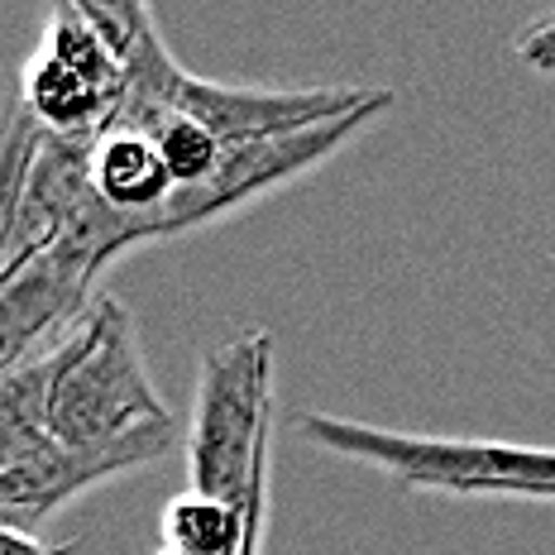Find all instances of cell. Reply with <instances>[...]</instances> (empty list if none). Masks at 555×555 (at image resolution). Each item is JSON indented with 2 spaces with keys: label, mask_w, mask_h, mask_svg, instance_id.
Wrapping results in <instances>:
<instances>
[{
  "label": "cell",
  "mask_w": 555,
  "mask_h": 555,
  "mask_svg": "<svg viewBox=\"0 0 555 555\" xmlns=\"http://www.w3.org/2000/svg\"><path fill=\"white\" fill-rule=\"evenodd\" d=\"M273 354L269 331H245L202 354L188 441H182L192 493L235 507H263L269 499Z\"/></svg>",
  "instance_id": "obj_1"
},
{
  "label": "cell",
  "mask_w": 555,
  "mask_h": 555,
  "mask_svg": "<svg viewBox=\"0 0 555 555\" xmlns=\"http://www.w3.org/2000/svg\"><path fill=\"white\" fill-rule=\"evenodd\" d=\"M302 441L331 455L384 469L408 493L446 499H531L555 503V450L507 441H460V436H408L369 422L307 412L297 416Z\"/></svg>",
  "instance_id": "obj_2"
},
{
  "label": "cell",
  "mask_w": 555,
  "mask_h": 555,
  "mask_svg": "<svg viewBox=\"0 0 555 555\" xmlns=\"http://www.w3.org/2000/svg\"><path fill=\"white\" fill-rule=\"evenodd\" d=\"M168 422V408L149 378L134 317L120 297L101 293L87 321L63 340L49 388L53 446H111Z\"/></svg>",
  "instance_id": "obj_3"
},
{
  "label": "cell",
  "mask_w": 555,
  "mask_h": 555,
  "mask_svg": "<svg viewBox=\"0 0 555 555\" xmlns=\"http://www.w3.org/2000/svg\"><path fill=\"white\" fill-rule=\"evenodd\" d=\"M384 87L331 82V87H225L211 77L188 73L178 87V115L216 134L221 149L259 144V139L317 130L326 120L369 106Z\"/></svg>",
  "instance_id": "obj_4"
},
{
  "label": "cell",
  "mask_w": 555,
  "mask_h": 555,
  "mask_svg": "<svg viewBox=\"0 0 555 555\" xmlns=\"http://www.w3.org/2000/svg\"><path fill=\"white\" fill-rule=\"evenodd\" d=\"M168 446H172V416L111 446L73 450V446L49 441L43 450H34L29 460H20V465L0 474V522L34 531V522H43L53 507L73 503L77 493L96 489V483H111L130 469L154 465V460L168 455Z\"/></svg>",
  "instance_id": "obj_5"
},
{
  "label": "cell",
  "mask_w": 555,
  "mask_h": 555,
  "mask_svg": "<svg viewBox=\"0 0 555 555\" xmlns=\"http://www.w3.org/2000/svg\"><path fill=\"white\" fill-rule=\"evenodd\" d=\"M96 269L53 245L43 259L0 278V378L53 354L96 307Z\"/></svg>",
  "instance_id": "obj_6"
},
{
  "label": "cell",
  "mask_w": 555,
  "mask_h": 555,
  "mask_svg": "<svg viewBox=\"0 0 555 555\" xmlns=\"http://www.w3.org/2000/svg\"><path fill=\"white\" fill-rule=\"evenodd\" d=\"M96 196V139L87 134H43L20 192L10 240L0 249V278L43 259L67 235Z\"/></svg>",
  "instance_id": "obj_7"
},
{
  "label": "cell",
  "mask_w": 555,
  "mask_h": 555,
  "mask_svg": "<svg viewBox=\"0 0 555 555\" xmlns=\"http://www.w3.org/2000/svg\"><path fill=\"white\" fill-rule=\"evenodd\" d=\"M172 192H178L172 172L149 134L106 130L96 139V196L111 211H125V216L158 211Z\"/></svg>",
  "instance_id": "obj_8"
},
{
  "label": "cell",
  "mask_w": 555,
  "mask_h": 555,
  "mask_svg": "<svg viewBox=\"0 0 555 555\" xmlns=\"http://www.w3.org/2000/svg\"><path fill=\"white\" fill-rule=\"evenodd\" d=\"M263 507H235L206 493H182L164 507V551L178 555H259Z\"/></svg>",
  "instance_id": "obj_9"
},
{
  "label": "cell",
  "mask_w": 555,
  "mask_h": 555,
  "mask_svg": "<svg viewBox=\"0 0 555 555\" xmlns=\"http://www.w3.org/2000/svg\"><path fill=\"white\" fill-rule=\"evenodd\" d=\"M39 139H43V130L34 125V115L20 106L15 91H10L5 120H0V249H5V240H10V221H15V206H20V192H25Z\"/></svg>",
  "instance_id": "obj_10"
},
{
  "label": "cell",
  "mask_w": 555,
  "mask_h": 555,
  "mask_svg": "<svg viewBox=\"0 0 555 555\" xmlns=\"http://www.w3.org/2000/svg\"><path fill=\"white\" fill-rule=\"evenodd\" d=\"M158 154H164V164L172 172V188L178 192H192V188H206V182L216 178V168H221L225 149L216 144L211 130H202L196 120L188 115H172L164 130L154 134Z\"/></svg>",
  "instance_id": "obj_11"
},
{
  "label": "cell",
  "mask_w": 555,
  "mask_h": 555,
  "mask_svg": "<svg viewBox=\"0 0 555 555\" xmlns=\"http://www.w3.org/2000/svg\"><path fill=\"white\" fill-rule=\"evenodd\" d=\"M87 15V25L101 34V43L111 49L115 63H130V57L139 53V43H144V34L158 25L154 10L139 5V0H77Z\"/></svg>",
  "instance_id": "obj_12"
},
{
  "label": "cell",
  "mask_w": 555,
  "mask_h": 555,
  "mask_svg": "<svg viewBox=\"0 0 555 555\" xmlns=\"http://www.w3.org/2000/svg\"><path fill=\"white\" fill-rule=\"evenodd\" d=\"M517 57H522L527 67H537V73H555V15L531 25L522 39H517Z\"/></svg>",
  "instance_id": "obj_13"
},
{
  "label": "cell",
  "mask_w": 555,
  "mask_h": 555,
  "mask_svg": "<svg viewBox=\"0 0 555 555\" xmlns=\"http://www.w3.org/2000/svg\"><path fill=\"white\" fill-rule=\"evenodd\" d=\"M0 555H77V541H67V546H43L34 531L0 522Z\"/></svg>",
  "instance_id": "obj_14"
},
{
  "label": "cell",
  "mask_w": 555,
  "mask_h": 555,
  "mask_svg": "<svg viewBox=\"0 0 555 555\" xmlns=\"http://www.w3.org/2000/svg\"><path fill=\"white\" fill-rule=\"evenodd\" d=\"M158 555H178V551H158Z\"/></svg>",
  "instance_id": "obj_15"
}]
</instances>
